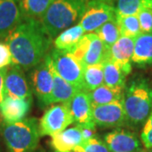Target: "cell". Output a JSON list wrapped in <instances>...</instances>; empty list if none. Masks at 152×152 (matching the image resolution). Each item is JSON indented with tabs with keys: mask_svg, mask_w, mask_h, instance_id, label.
Masks as SVG:
<instances>
[{
	"mask_svg": "<svg viewBox=\"0 0 152 152\" xmlns=\"http://www.w3.org/2000/svg\"><path fill=\"white\" fill-rule=\"evenodd\" d=\"M37 152H44V151H37Z\"/></svg>",
	"mask_w": 152,
	"mask_h": 152,
	"instance_id": "obj_36",
	"label": "cell"
},
{
	"mask_svg": "<svg viewBox=\"0 0 152 152\" xmlns=\"http://www.w3.org/2000/svg\"><path fill=\"white\" fill-rule=\"evenodd\" d=\"M69 107L74 124H82L92 122V105L89 92L79 90L69 102Z\"/></svg>",
	"mask_w": 152,
	"mask_h": 152,
	"instance_id": "obj_15",
	"label": "cell"
},
{
	"mask_svg": "<svg viewBox=\"0 0 152 152\" xmlns=\"http://www.w3.org/2000/svg\"><path fill=\"white\" fill-rule=\"evenodd\" d=\"M104 84L116 89L124 90L127 75L116 63L109 59L103 62Z\"/></svg>",
	"mask_w": 152,
	"mask_h": 152,
	"instance_id": "obj_21",
	"label": "cell"
},
{
	"mask_svg": "<svg viewBox=\"0 0 152 152\" xmlns=\"http://www.w3.org/2000/svg\"><path fill=\"white\" fill-rule=\"evenodd\" d=\"M32 98L20 99L6 96L0 107L1 116L4 124H12L25 119L31 110Z\"/></svg>",
	"mask_w": 152,
	"mask_h": 152,
	"instance_id": "obj_14",
	"label": "cell"
},
{
	"mask_svg": "<svg viewBox=\"0 0 152 152\" xmlns=\"http://www.w3.org/2000/svg\"><path fill=\"white\" fill-rule=\"evenodd\" d=\"M51 145L55 152H71L83 142L81 133L77 126L51 136Z\"/></svg>",
	"mask_w": 152,
	"mask_h": 152,
	"instance_id": "obj_16",
	"label": "cell"
},
{
	"mask_svg": "<svg viewBox=\"0 0 152 152\" xmlns=\"http://www.w3.org/2000/svg\"><path fill=\"white\" fill-rule=\"evenodd\" d=\"M7 72V68L0 69V107L5 98V90H4V79Z\"/></svg>",
	"mask_w": 152,
	"mask_h": 152,
	"instance_id": "obj_34",
	"label": "cell"
},
{
	"mask_svg": "<svg viewBox=\"0 0 152 152\" xmlns=\"http://www.w3.org/2000/svg\"><path fill=\"white\" fill-rule=\"evenodd\" d=\"M116 18L114 6L103 2L89 0L78 24L86 33L95 32L98 28Z\"/></svg>",
	"mask_w": 152,
	"mask_h": 152,
	"instance_id": "obj_8",
	"label": "cell"
},
{
	"mask_svg": "<svg viewBox=\"0 0 152 152\" xmlns=\"http://www.w3.org/2000/svg\"><path fill=\"white\" fill-rule=\"evenodd\" d=\"M140 152H143V151H140Z\"/></svg>",
	"mask_w": 152,
	"mask_h": 152,
	"instance_id": "obj_37",
	"label": "cell"
},
{
	"mask_svg": "<svg viewBox=\"0 0 152 152\" xmlns=\"http://www.w3.org/2000/svg\"><path fill=\"white\" fill-rule=\"evenodd\" d=\"M52 71L53 75V86L50 104L52 105L55 103L69 102L74 97V96L79 91V89L64 80L55 71L53 65L52 68Z\"/></svg>",
	"mask_w": 152,
	"mask_h": 152,
	"instance_id": "obj_18",
	"label": "cell"
},
{
	"mask_svg": "<svg viewBox=\"0 0 152 152\" xmlns=\"http://www.w3.org/2000/svg\"><path fill=\"white\" fill-rule=\"evenodd\" d=\"M5 96L20 99L32 98V91L24 70L18 66L11 64L7 68L4 79Z\"/></svg>",
	"mask_w": 152,
	"mask_h": 152,
	"instance_id": "obj_10",
	"label": "cell"
},
{
	"mask_svg": "<svg viewBox=\"0 0 152 152\" xmlns=\"http://www.w3.org/2000/svg\"><path fill=\"white\" fill-rule=\"evenodd\" d=\"M124 90L112 88L105 84L89 92L92 106H101L121 101L124 97Z\"/></svg>",
	"mask_w": 152,
	"mask_h": 152,
	"instance_id": "obj_20",
	"label": "cell"
},
{
	"mask_svg": "<svg viewBox=\"0 0 152 152\" xmlns=\"http://www.w3.org/2000/svg\"><path fill=\"white\" fill-rule=\"evenodd\" d=\"M21 21L19 0H0V39H5Z\"/></svg>",
	"mask_w": 152,
	"mask_h": 152,
	"instance_id": "obj_13",
	"label": "cell"
},
{
	"mask_svg": "<svg viewBox=\"0 0 152 152\" xmlns=\"http://www.w3.org/2000/svg\"><path fill=\"white\" fill-rule=\"evenodd\" d=\"M126 124H143L152 112V88L146 79L134 78L126 85L124 91Z\"/></svg>",
	"mask_w": 152,
	"mask_h": 152,
	"instance_id": "obj_2",
	"label": "cell"
},
{
	"mask_svg": "<svg viewBox=\"0 0 152 152\" xmlns=\"http://www.w3.org/2000/svg\"><path fill=\"white\" fill-rule=\"evenodd\" d=\"M2 134L9 152H33L40 139L39 121L35 118L4 124Z\"/></svg>",
	"mask_w": 152,
	"mask_h": 152,
	"instance_id": "obj_4",
	"label": "cell"
},
{
	"mask_svg": "<svg viewBox=\"0 0 152 152\" xmlns=\"http://www.w3.org/2000/svg\"><path fill=\"white\" fill-rule=\"evenodd\" d=\"M85 33V31L80 24L66 29L54 39V48L62 51H69L80 40Z\"/></svg>",
	"mask_w": 152,
	"mask_h": 152,
	"instance_id": "obj_22",
	"label": "cell"
},
{
	"mask_svg": "<svg viewBox=\"0 0 152 152\" xmlns=\"http://www.w3.org/2000/svg\"><path fill=\"white\" fill-rule=\"evenodd\" d=\"M89 0H54L40 20L51 37L80 21Z\"/></svg>",
	"mask_w": 152,
	"mask_h": 152,
	"instance_id": "obj_3",
	"label": "cell"
},
{
	"mask_svg": "<svg viewBox=\"0 0 152 152\" xmlns=\"http://www.w3.org/2000/svg\"><path fill=\"white\" fill-rule=\"evenodd\" d=\"M104 84L103 63L86 65L84 70L83 90L91 92Z\"/></svg>",
	"mask_w": 152,
	"mask_h": 152,
	"instance_id": "obj_24",
	"label": "cell"
},
{
	"mask_svg": "<svg viewBox=\"0 0 152 152\" xmlns=\"http://www.w3.org/2000/svg\"><path fill=\"white\" fill-rule=\"evenodd\" d=\"M104 142L111 152H137L140 144L136 135L130 131L116 129L104 136Z\"/></svg>",
	"mask_w": 152,
	"mask_h": 152,
	"instance_id": "obj_12",
	"label": "cell"
},
{
	"mask_svg": "<svg viewBox=\"0 0 152 152\" xmlns=\"http://www.w3.org/2000/svg\"><path fill=\"white\" fill-rule=\"evenodd\" d=\"M142 33H152V10L144 9L138 15Z\"/></svg>",
	"mask_w": 152,
	"mask_h": 152,
	"instance_id": "obj_30",
	"label": "cell"
},
{
	"mask_svg": "<svg viewBox=\"0 0 152 152\" xmlns=\"http://www.w3.org/2000/svg\"><path fill=\"white\" fill-rule=\"evenodd\" d=\"M74 124L69 102L55 104L45 111L39 121L41 136H53Z\"/></svg>",
	"mask_w": 152,
	"mask_h": 152,
	"instance_id": "obj_7",
	"label": "cell"
},
{
	"mask_svg": "<svg viewBox=\"0 0 152 152\" xmlns=\"http://www.w3.org/2000/svg\"><path fill=\"white\" fill-rule=\"evenodd\" d=\"M116 15H137L144 9L152 10V0H117Z\"/></svg>",
	"mask_w": 152,
	"mask_h": 152,
	"instance_id": "obj_25",
	"label": "cell"
},
{
	"mask_svg": "<svg viewBox=\"0 0 152 152\" xmlns=\"http://www.w3.org/2000/svg\"><path fill=\"white\" fill-rule=\"evenodd\" d=\"M12 64V56L8 45L0 42V69L8 68Z\"/></svg>",
	"mask_w": 152,
	"mask_h": 152,
	"instance_id": "obj_32",
	"label": "cell"
},
{
	"mask_svg": "<svg viewBox=\"0 0 152 152\" xmlns=\"http://www.w3.org/2000/svg\"><path fill=\"white\" fill-rule=\"evenodd\" d=\"M121 36L135 38L142 33L137 15H116Z\"/></svg>",
	"mask_w": 152,
	"mask_h": 152,
	"instance_id": "obj_27",
	"label": "cell"
},
{
	"mask_svg": "<svg viewBox=\"0 0 152 152\" xmlns=\"http://www.w3.org/2000/svg\"><path fill=\"white\" fill-rule=\"evenodd\" d=\"M91 33L86 34L80 38V40L72 48L66 52H68L76 60L82 63L91 46Z\"/></svg>",
	"mask_w": 152,
	"mask_h": 152,
	"instance_id": "obj_29",
	"label": "cell"
},
{
	"mask_svg": "<svg viewBox=\"0 0 152 152\" xmlns=\"http://www.w3.org/2000/svg\"><path fill=\"white\" fill-rule=\"evenodd\" d=\"M141 140L144 145L151 149L152 148V112L147 118L145 124L141 133Z\"/></svg>",
	"mask_w": 152,
	"mask_h": 152,
	"instance_id": "obj_31",
	"label": "cell"
},
{
	"mask_svg": "<svg viewBox=\"0 0 152 152\" xmlns=\"http://www.w3.org/2000/svg\"><path fill=\"white\" fill-rule=\"evenodd\" d=\"M53 62L50 53H48L44 59L35 66L30 73V84L31 91L37 99L41 108H44L50 104L53 86Z\"/></svg>",
	"mask_w": 152,
	"mask_h": 152,
	"instance_id": "obj_5",
	"label": "cell"
},
{
	"mask_svg": "<svg viewBox=\"0 0 152 152\" xmlns=\"http://www.w3.org/2000/svg\"><path fill=\"white\" fill-rule=\"evenodd\" d=\"M108 50L105 48L103 42L96 33H91V46L84 58L83 64L85 66L103 63L107 58Z\"/></svg>",
	"mask_w": 152,
	"mask_h": 152,
	"instance_id": "obj_23",
	"label": "cell"
},
{
	"mask_svg": "<svg viewBox=\"0 0 152 152\" xmlns=\"http://www.w3.org/2000/svg\"><path fill=\"white\" fill-rule=\"evenodd\" d=\"M75 126L78 127V129L81 133L83 141H86L95 137L96 134V124L93 121L90 123H86V124H76Z\"/></svg>",
	"mask_w": 152,
	"mask_h": 152,
	"instance_id": "obj_33",
	"label": "cell"
},
{
	"mask_svg": "<svg viewBox=\"0 0 152 152\" xmlns=\"http://www.w3.org/2000/svg\"><path fill=\"white\" fill-rule=\"evenodd\" d=\"M94 33L97 35L98 37L101 39L105 48L107 50L111 48V47L121 37L119 27L116 21V18L105 23L103 26L98 28Z\"/></svg>",
	"mask_w": 152,
	"mask_h": 152,
	"instance_id": "obj_26",
	"label": "cell"
},
{
	"mask_svg": "<svg viewBox=\"0 0 152 152\" xmlns=\"http://www.w3.org/2000/svg\"><path fill=\"white\" fill-rule=\"evenodd\" d=\"M134 40L135 38L121 36L107 52V59L116 63L127 75L132 71V57L134 48Z\"/></svg>",
	"mask_w": 152,
	"mask_h": 152,
	"instance_id": "obj_11",
	"label": "cell"
},
{
	"mask_svg": "<svg viewBox=\"0 0 152 152\" xmlns=\"http://www.w3.org/2000/svg\"><path fill=\"white\" fill-rule=\"evenodd\" d=\"M96 1H100V2H103V3H106V4H111V5L114 6L115 3L117 0H96Z\"/></svg>",
	"mask_w": 152,
	"mask_h": 152,
	"instance_id": "obj_35",
	"label": "cell"
},
{
	"mask_svg": "<svg viewBox=\"0 0 152 152\" xmlns=\"http://www.w3.org/2000/svg\"><path fill=\"white\" fill-rule=\"evenodd\" d=\"M132 63L141 67L152 65V33H141L135 37Z\"/></svg>",
	"mask_w": 152,
	"mask_h": 152,
	"instance_id": "obj_17",
	"label": "cell"
},
{
	"mask_svg": "<svg viewBox=\"0 0 152 152\" xmlns=\"http://www.w3.org/2000/svg\"><path fill=\"white\" fill-rule=\"evenodd\" d=\"M4 42L10 50L12 64L24 71L39 64L53 43V38L37 20H22Z\"/></svg>",
	"mask_w": 152,
	"mask_h": 152,
	"instance_id": "obj_1",
	"label": "cell"
},
{
	"mask_svg": "<svg viewBox=\"0 0 152 152\" xmlns=\"http://www.w3.org/2000/svg\"><path fill=\"white\" fill-rule=\"evenodd\" d=\"M54 0H19L22 20H40Z\"/></svg>",
	"mask_w": 152,
	"mask_h": 152,
	"instance_id": "obj_19",
	"label": "cell"
},
{
	"mask_svg": "<svg viewBox=\"0 0 152 152\" xmlns=\"http://www.w3.org/2000/svg\"><path fill=\"white\" fill-rule=\"evenodd\" d=\"M92 120L102 128H117L126 124V114L123 99L112 103L92 106Z\"/></svg>",
	"mask_w": 152,
	"mask_h": 152,
	"instance_id": "obj_9",
	"label": "cell"
},
{
	"mask_svg": "<svg viewBox=\"0 0 152 152\" xmlns=\"http://www.w3.org/2000/svg\"><path fill=\"white\" fill-rule=\"evenodd\" d=\"M74 152H111L106 143L97 137L83 141L74 149Z\"/></svg>",
	"mask_w": 152,
	"mask_h": 152,
	"instance_id": "obj_28",
	"label": "cell"
},
{
	"mask_svg": "<svg viewBox=\"0 0 152 152\" xmlns=\"http://www.w3.org/2000/svg\"><path fill=\"white\" fill-rule=\"evenodd\" d=\"M49 53L55 71L72 86L79 90H83L84 70L86 66L66 51L54 48Z\"/></svg>",
	"mask_w": 152,
	"mask_h": 152,
	"instance_id": "obj_6",
	"label": "cell"
}]
</instances>
